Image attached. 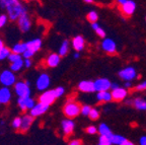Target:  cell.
Returning <instances> with one entry per match:
<instances>
[{
	"label": "cell",
	"mask_w": 146,
	"mask_h": 145,
	"mask_svg": "<svg viewBox=\"0 0 146 145\" xmlns=\"http://www.w3.org/2000/svg\"><path fill=\"white\" fill-rule=\"evenodd\" d=\"M2 8L7 10L8 18L11 21L18 19V17L25 12V6L18 0H2Z\"/></svg>",
	"instance_id": "1"
},
{
	"label": "cell",
	"mask_w": 146,
	"mask_h": 145,
	"mask_svg": "<svg viewBox=\"0 0 146 145\" xmlns=\"http://www.w3.org/2000/svg\"><path fill=\"white\" fill-rule=\"evenodd\" d=\"M63 113L67 118H76L79 114H81V107L76 102H68L64 106Z\"/></svg>",
	"instance_id": "2"
},
{
	"label": "cell",
	"mask_w": 146,
	"mask_h": 145,
	"mask_svg": "<svg viewBox=\"0 0 146 145\" xmlns=\"http://www.w3.org/2000/svg\"><path fill=\"white\" fill-rule=\"evenodd\" d=\"M15 75H14L13 71L10 70H4L0 73V83L3 86H11L15 84Z\"/></svg>",
	"instance_id": "3"
},
{
	"label": "cell",
	"mask_w": 146,
	"mask_h": 145,
	"mask_svg": "<svg viewBox=\"0 0 146 145\" xmlns=\"http://www.w3.org/2000/svg\"><path fill=\"white\" fill-rule=\"evenodd\" d=\"M14 91L17 94L18 98H27L31 95L30 84L27 83V81H19L14 84Z\"/></svg>",
	"instance_id": "4"
},
{
	"label": "cell",
	"mask_w": 146,
	"mask_h": 145,
	"mask_svg": "<svg viewBox=\"0 0 146 145\" xmlns=\"http://www.w3.org/2000/svg\"><path fill=\"white\" fill-rule=\"evenodd\" d=\"M119 77L123 79L124 81H132L137 77V72L134 67L132 66H128L124 69L119 71Z\"/></svg>",
	"instance_id": "5"
},
{
	"label": "cell",
	"mask_w": 146,
	"mask_h": 145,
	"mask_svg": "<svg viewBox=\"0 0 146 145\" xmlns=\"http://www.w3.org/2000/svg\"><path fill=\"white\" fill-rule=\"evenodd\" d=\"M18 27L23 33H27L31 30L32 27V21L30 19V16L27 13V11L23 12L19 17H18Z\"/></svg>",
	"instance_id": "6"
},
{
	"label": "cell",
	"mask_w": 146,
	"mask_h": 145,
	"mask_svg": "<svg viewBox=\"0 0 146 145\" xmlns=\"http://www.w3.org/2000/svg\"><path fill=\"white\" fill-rule=\"evenodd\" d=\"M102 49L108 54H115L117 52V44L113 39L104 38L102 42Z\"/></svg>",
	"instance_id": "7"
},
{
	"label": "cell",
	"mask_w": 146,
	"mask_h": 145,
	"mask_svg": "<svg viewBox=\"0 0 146 145\" xmlns=\"http://www.w3.org/2000/svg\"><path fill=\"white\" fill-rule=\"evenodd\" d=\"M49 107H50L49 104H44V102H39L38 104H35V107L33 108V109L30 110V114L33 117H35V118H36V117H40V116L44 115L46 112L48 111Z\"/></svg>",
	"instance_id": "8"
},
{
	"label": "cell",
	"mask_w": 146,
	"mask_h": 145,
	"mask_svg": "<svg viewBox=\"0 0 146 145\" xmlns=\"http://www.w3.org/2000/svg\"><path fill=\"white\" fill-rule=\"evenodd\" d=\"M112 95H113V100H116V102H121L124 100L128 95V90L125 86L121 87V86H118L117 88L112 89Z\"/></svg>",
	"instance_id": "9"
},
{
	"label": "cell",
	"mask_w": 146,
	"mask_h": 145,
	"mask_svg": "<svg viewBox=\"0 0 146 145\" xmlns=\"http://www.w3.org/2000/svg\"><path fill=\"white\" fill-rule=\"evenodd\" d=\"M56 98H57V96H56V94H55L54 89H52V90L45 91V92L42 93V94L40 95V98H39V102H44V104L51 106V104L55 102V100H56Z\"/></svg>",
	"instance_id": "10"
},
{
	"label": "cell",
	"mask_w": 146,
	"mask_h": 145,
	"mask_svg": "<svg viewBox=\"0 0 146 145\" xmlns=\"http://www.w3.org/2000/svg\"><path fill=\"white\" fill-rule=\"evenodd\" d=\"M49 85H50V77H49L48 74L43 73V74H41L38 77V79H36V88L39 89L40 91L46 90L48 88Z\"/></svg>",
	"instance_id": "11"
},
{
	"label": "cell",
	"mask_w": 146,
	"mask_h": 145,
	"mask_svg": "<svg viewBox=\"0 0 146 145\" xmlns=\"http://www.w3.org/2000/svg\"><path fill=\"white\" fill-rule=\"evenodd\" d=\"M94 86H96V91L110 90L112 86V82L108 78H98L94 81Z\"/></svg>",
	"instance_id": "12"
},
{
	"label": "cell",
	"mask_w": 146,
	"mask_h": 145,
	"mask_svg": "<svg viewBox=\"0 0 146 145\" xmlns=\"http://www.w3.org/2000/svg\"><path fill=\"white\" fill-rule=\"evenodd\" d=\"M122 13L126 16H131L136 10V3L133 0H127L123 5H121Z\"/></svg>",
	"instance_id": "13"
},
{
	"label": "cell",
	"mask_w": 146,
	"mask_h": 145,
	"mask_svg": "<svg viewBox=\"0 0 146 145\" xmlns=\"http://www.w3.org/2000/svg\"><path fill=\"white\" fill-rule=\"evenodd\" d=\"M78 89L82 92L90 93L96 91V86H94V81L91 80H82L78 84Z\"/></svg>",
	"instance_id": "14"
},
{
	"label": "cell",
	"mask_w": 146,
	"mask_h": 145,
	"mask_svg": "<svg viewBox=\"0 0 146 145\" xmlns=\"http://www.w3.org/2000/svg\"><path fill=\"white\" fill-rule=\"evenodd\" d=\"M62 131H63L64 135L65 136H69L72 134V132L74 131V127H75V124L73 122L72 119L68 118L65 119V120L62 121Z\"/></svg>",
	"instance_id": "15"
},
{
	"label": "cell",
	"mask_w": 146,
	"mask_h": 145,
	"mask_svg": "<svg viewBox=\"0 0 146 145\" xmlns=\"http://www.w3.org/2000/svg\"><path fill=\"white\" fill-rule=\"evenodd\" d=\"M60 61H61V56L59 54H56V53H52L48 56L47 60H46V64L48 67H57L59 65Z\"/></svg>",
	"instance_id": "16"
},
{
	"label": "cell",
	"mask_w": 146,
	"mask_h": 145,
	"mask_svg": "<svg viewBox=\"0 0 146 145\" xmlns=\"http://www.w3.org/2000/svg\"><path fill=\"white\" fill-rule=\"evenodd\" d=\"M111 140H112V144L114 145H133L134 143L129 141L127 138H125L122 135H117V134H113L111 136Z\"/></svg>",
	"instance_id": "17"
},
{
	"label": "cell",
	"mask_w": 146,
	"mask_h": 145,
	"mask_svg": "<svg viewBox=\"0 0 146 145\" xmlns=\"http://www.w3.org/2000/svg\"><path fill=\"white\" fill-rule=\"evenodd\" d=\"M11 100V91L9 90L8 86H3L0 88V102L8 104Z\"/></svg>",
	"instance_id": "18"
},
{
	"label": "cell",
	"mask_w": 146,
	"mask_h": 145,
	"mask_svg": "<svg viewBox=\"0 0 146 145\" xmlns=\"http://www.w3.org/2000/svg\"><path fill=\"white\" fill-rule=\"evenodd\" d=\"M85 46V40L83 37L81 36H76L72 39V47L75 51H82L84 49Z\"/></svg>",
	"instance_id": "19"
},
{
	"label": "cell",
	"mask_w": 146,
	"mask_h": 145,
	"mask_svg": "<svg viewBox=\"0 0 146 145\" xmlns=\"http://www.w3.org/2000/svg\"><path fill=\"white\" fill-rule=\"evenodd\" d=\"M34 118L35 117H33L32 115H25L23 118V124H21V132H23V133H25V132H27V130L30 129L31 125L33 124V122H34Z\"/></svg>",
	"instance_id": "20"
},
{
	"label": "cell",
	"mask_w": 146,
	"mask_h": 145,
	"mask_svg": "<svg viewBox=\"0 0 146 145\" xmlns=\"http://www.w3.org/2000/svg\"><path fill=\"white\" fill-rule=\"evenodd\" d=\"M96 100H98V102H112V100H113L112 92H110L109 90L98 91V94H96Z\"/></svg>",
	"instance_id": "21"
},
{
	"label": "cell",
	"mask_w": 146,
	"mask_h": 145,
	"mask_svg": "<svg viewBox=\"0 0 146 145\" xmlns=\"http://www.w3.org/2000/svg\"><path fill=\"white\" fill-rule=\"evenodd\" d=\"M27 49L34 51V52H36L39 51L42 47V40L41 39H34V40H31V41L27 42Z\"/></svg>",
	"instance_id": "22"
},
{
	"label": "cell",
	"mask_w": 146,
	"mask_h": 145,
	"mask_svg": "<svg viewBox=\"0 0 146 145\" xmlns=\"http://www.w3.org/2000/svg\"><path fill=\"white\" fill-rule=\"evenodd\" d=\"M133 106L138 111H146V100L145 98H137L133 100Z\"/></svg>",
	"instance_id": "23"
},
{
	"label": "cell",
	"mask_w": 146,
	"mask_h": 145,
	"mask_svg": "<svg viewBox=\"0 0 146 145\" xmlns=\"http://www.w3.org/2000/svg\"><path fill=\"white\" fill-rule=\"evenodd\" d=\"M98 130L100 135H106V136H109V137H111L113 135L112 130L110 129L109 126H108L107 124H105V123H102V124L98 126Z\"/></svg>",
	"instance_id": "24"
},
{
	"label": "cell",
	"mask_w": 146,
	"mask_h": 145,
	"mask_svg": "<svg viewBox=\"0 0 146 145\" xmlns=\"http://www.w3.org/2000/svg\"><path fill=\"white\" fill-rule=\"evenodd\" d=\"M25 50H27V43H17L12 47L11 51L17 54H23Z\"/></svg>",
	"instance_id": "25"
},
{
	"label": "cell",
	"mask_w": 146,
	"mask_h": 145,
	"mask_svg": "<svg viewBox=\"0 0 146 145\" xmlns=\"http://www.w3.org/2000/svg\"><path fill=\"white\" fill-rule=\"evenodd\" d=\"M91 27H92V30L96 32V34L98 35V37H100V38H103V39L106 38L105 30H104L103 27L98 25V21H96V23H91Z\"/></svg>",
	"instance_id": "26"
},
{
	"label": "cell",
	"mask_w": 146,
	"mask_h": 145,
	"mask_svg": "<svg viewBox=\"0 0 146 145\" xmlns=\"http://www.w3.org/2000/svg\"><path fill=\"white\" fill-rule=\"evenodd\" d=\"M68 51H69V42L67 41V40H64V41L62 42L60 48H59L58 54H59L61 57H64V56H66L67 55Z\"/></svg>",
	"instance_id": "27"
},
{
	"label": "cell",
	"mask_w": 146,
	"mask_h": 145,
	"mask_svg": "<svg viewBox=\"0 0 146 145\" xmlns=\"http://www.w3.org/2000/svg\"><path fill=\"white\" fill-rule=\"evenodd\" d=\"M25 65V61L23 59H18V60H15V61L11 62V65H10V69H11L13 72H16V71H19L21 68L23 67Z\"/></svg>",
	"instance_id": "28"
},
{
	"label": "cell",
	"mask_w": 146,
	"mask_h": 145,
	"mask_svg": "<svg viewBox=\"0 0 146 145\" xmlns=\"http://www.w3.org/2000/svg\"><path fill=\"white\" fill-rule=\"evenodd\" d=\"M98 144L100 145H112L111 137L106 136V135H100L98 138Z\"/></svg>",
	"instance_id": "29"
},
{
	"label": "cell",
	"mask_w": 146,
	"mask_h": 145,
	"mask_svg": "<svg viewBox=\"0 0 146 145\" xmlns=\"http://www.w3.org/2000/svg\"><path fill=\"white\" fill-rule=\"evenodd\" d=\"M87 21H90L91 23H96L98 19V14L96 11H94V10H91V11H89L88 13H87Z\"/></svg>",
	"instance_id": "30"
},
{
	"label": "cell",
	"mask_w": 146,
	"mask_h": 145,
	"mask_svg": "<svg viewBox=\"0 0 146 145\" xmlns=\"http://www.w3.org/2000/svg\"><path fill=\"white\" fill-rule=\"evenodd\" d=\"M10 53H11V51L9 50L7 47H4L2 50L0 51V60H4V59H6V58H8Z\"/></svg>",
	"instance_id": "31"
},
{
	"label": "cell",
	"mask_w": 146,
	"mask_h": 145,
	"mask_svg": "<svg viewBox=\"0 0 146 145\" xmlns=\"http://www.w3.org/2000/svg\"><path fill=\"white\" fill-rule=\"evenodd\" d=\"M21 124H23V118H19V117H16V118L13 119V121H12V127L16 130L21 129Z\"/></svg>",
	"instance_id": "32"
},
{
	"label": "cell",
	"mask_w": 146,
	"mask_h": 145,
	"mask_svg": "<svg viewBox=\"0 0 146 145\" xmlns=\"http://www.w3.org/2000/svg\"><path fill=\"white\" fill-rule=\"evenodd\" d=\"M29 98V96H27ZM27 98H18L17 100V104L19 106V108H21L23 111H25L27 109Z\"/></svg>",
	"instance_id": "33"
},
{
	"label": "cell",
	"mask_w": 146,
	"mask_h": 145,
	"mask_svg": "<svg viewBox=\"0 0 146 145\" xmlns=\"http://www.w3.org/2000/svg\"><path fill=\"white\" fill-rule=\"evenodd\" d=\"M88 117L91 120H98V119L100 118V112H98V110L92 109V108H91V111H90V113H89Z\"/></svg>",
	"instance_id": "34"
},
{
	"label": "cell",
	"mask_w": 146,
	"mask_h": 145,
	"mask_svg": "<svg viewBox=\"0 0 146 145\" xmlns=\"http://www.w3.org/2000/svg\"><path fill=\"white\" fill-rule=\"evenodd\" d=\"M55 91V94H56V96L58 98H61L62 95L64 94V92H65V89H64V87H62V86H58V87H56V88L54 89Z\"/></svg>",
	"instance_id": "35"
},
{
	"label": "cell",
	"mask_w": 146,
	"mask_h": 145,
	"mask_svg": "<svg viewBox=\"0 0 146 145\" xmlns=\"http://www.w3.org/2000/svg\"><path fill=\"white\" fill-rule=\"evenodd\" d=\"M21 54H17V53H14V52H11L8 56V59L10 62H13V61H15V60L21 59Z\"/></svg>",
	"instance_id": "36"
},
{
	"label": "cell",
	"mask_w": 146,
	"mask_h": 145,
	"mask_svg": "<svg viewBox=\"0 0 146 145\" xmlns=\"http://www.w3.org/2000/svg\"><path fill=\"white\" fill-rule=\"evenodd\" d=\"M91 111V108L89 106H82L81 107V115L83 116H89V113Z\"/></svg>",
	"instance_id": "37"
},
{
	"label": "cell",
	"mask_w": 146,
	"mask_h": 145,
	"mask_svg": "<svg viewBox=\"0 0 146 145\" xmlns=\"http://www.w3.org/2000/svg\"><path fill=\"white\" fill-rule=\"evenodd\" d=\"M35 104H36V102H35V100H33L31 96H29V98H27V110L33 109V108L35 107Z\"/></svg>",
	"instance_id": "38"
},
{
	"label": "cell",
	"mask_w": 146,
	"mask_h": 145,
	"mask_svg": "<svg viewBox=\"0 0 146 145\" xmlns=\"http://www.w3.org/2000/svg\"><path fill=\"white\" fill-rule=\"evenodd\" d=\"M135 89L138 91H143V90H146V80H144V81L140 82L138 85L135 86Z\"/></svg>",
	"instance_id": "39"
},
{
	"label": "cell",
	"mask_w": 146,
	"mask_h": 145,
	"mask_svg": "<svg viewBox=\"0 0 146 145\" xmlns=\"http://www.w3.org/2000/svg\"><path fill=\"white\" fill-rule=\"evenodd\" d=\"M86 133L90 134V135H94V134H96V132H98V130L96 129V126H88V127L85 129Z\"/></svg>",
	"instance_id": "40"
},
{
	"label": "cell",
	"mask_w": 146,
	"mask_h": 145,
	"mask_svg": "<svg viewBox=\"0 0 146 145\" xmlns=\"http://www.w3.org/2000/svg\"><path fill=\"white\" fill-rule=\"evenodd\" d=\"M35 53H36V52L30 50V49H27V50H25V52H23V58H25H25H32V57L35 55Z\"/></svg>",
	"instance_id": "41"
},
{
	"label": "cell",
	"mask_w": 146,
	"mask_h": 145,
	"mask_svg": "<svg viewBox=\"0 0 146 145\" xmlns=\"http://www.w3.org/2000/svg\"><path fill=\"white\" fill-rule=\"evenodd\" d=\"M7 15H5V14H1L0 15V27H4L5 25H6L7 23Z\"/></svg>",
	"instance_id": "42"
},
{
	"label": "cell",
	"mask_w": 146,
	"mask_h": 145,
	"mask_svg": "<svg viewBox=\"0 0 146 145\" xmlns=\"http://www.w3.org/2000/svg\"><path fill=\"white\" fill-rule=\"evenodd\" d=\"M81 144H82V141L79 140V139H74V140L69 142V145H81Z\"/></svg>",
	"instance_id": "43"
},
{
	"label": "cell",
	"mask_w": 146,
	"mask_h": 145,
	"mask_svg": "<svg viewBox=\"0 0 146 145\" xmlns=\"http://www.w3.org/2000/svg\"><path fill=\"white\" fill-rule=\"evenodd\" d=\"M25 66L27 68H30L31 66H32V61H31L30 58H25Z\"/></svg>",
	"instance_id": "44"
},
{
	"label": "cell",
	"mask_w": 146,
	"mask_h": 145,
	"mask_svg": "<svg viewBox=\"0 0 146 145\" xmlns=\"http://www.w3.org/2000/svg\"><path fill=\"white\" fill-rule=\"evenodd\" d=\"M139 144L141 145H146V136H142L139 139Z\"/></svg>",
	"instance_id": "45"
},
{
	"label": "cell",
	"mask_w": 146,
	"mask_h": 145,
	"mask_svg": "<svg viewBox=\"0 0 146 145\" xmlns=\"http://www.w3.org/2000/svg\"><path fill=\"white\" fill-rule=\"evenodd\" d=\"M124 86H125L126 88H130L131 86H132V83H131V81H126L125 84H124Z\"/></svg>",
	"instance_id": "46"
},
{
	"label": "cell",
	"mask_w": 146,
	"mask_h": 145,
	"mask_svg": "<svg viewBox=\"0 0 146 145\" xmlns=\"http://www.w3.org/2000/svg\"><path fill=\"white\" fill-rule=\"evenodd\" d=\"M118 86H120L119 85L117 82H112V86H111V89H115V88H117Z\"/></svg>",
	"instance_id": "47"
},
{
	"label": "cell",
	"mask_w": 146,
	"mask_h": 145,
	"mask_svg": "<svg viewBox=\"0 0 146 145\" xmlns=\"http://www.w3.org/2000/svg\"><path fill=\"white\" fill-rule=\"evenodd\" d=\"M116 1H117V3H118L119 5H123L124 3L127 1V0H116Z\"/></svg>",
	"instance_id": "48"
},
{
	"label": "cell",
	"mask_w": 146,
	"mask_h": 145,
	"mask_svg": "<svg viewBox=\"0 0 146 145\" xmlns=\"http://www.w3.org/2000/svg\"><path fill=\"white\" fill-rule=\"evenodd\" d=\"M79 56H80V54L78 53V51L76 53H74V55H73V57H74V59H78L79 58Z\"/></svg>",
	"instance_id": "49"
},
{
	"label": "cell",
	"mask_w": 146,
	"mask_h": 145,
	"mask_svg": "<svg viewBox=\"0 0 146 145\" xmlns=\"http://www.w3.org/2000/svg\"><path fill=\"white\" fill-rule=\"evenodd\" d=\"M3 48H4V43H3L2 40H0V51L2 50Z\"/></svg>",
	"instance_id": "50"
},
{
	"label": "cell",
	"mask_w": 146,
	"mask_h": 145,
	"mask_svg": "<svg viewBox=\"0 0 146 145\" xmlns=\"http://www.w3.org/2000/svg\"><path fill=\"white\" fill-rule=\"evenodd\" d=\"M83 1L86 3H94V0H83Z\"/></svg>",
	"instance_id": "51"
},
{
	"label": "cell",
	"mask_w": 146,
	"mask_h": 145,
	"mask_svg": "<svg viewBox=\"0 0 146 145\" xmlns=\"http://www.w3.org/2000/svg\"><path fill=\"white\" fill-rule=\"evenodd\" d=\"M0 8H2V0H0Z\"/></svg>",
	"instance_id": "52"
},
{
	"label": "cell",
	"mask_w": 146,
	"mask_h": 145,
	"mask_svg": "<svg viewBox=\"0 0 146 145\" xmlns=\"http://www.w3.org/2000/svg\"><path fill=\"white\" fill-rule=\"evenodd\" d=\"M0 104H1V102H0Z\"/></svg>",
	"instance_id": "53"
},
{
	"label": "cell",
	"mask_w": 146,
	"mask_h": 145,
	"mask_svg": "<svg viewBox=\"0 0 146 145\" xmlns=\"http://www.w3.org/2000/svg\"><path fill=\"white\" fill-rule=\"evenodd\" d=\"M145 19H146V18H145Z\"/></svg>",
	"instance_id": "54"
}]
</instances>
